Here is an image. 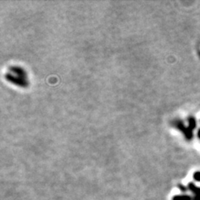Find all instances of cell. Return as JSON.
Returning <instances> with one entry per match:
<instances>
[{
	"mask_svg": "<svg viewBox=\"0 0 200 200\" xmlns=\"http://www.w3.org/2000/svg\"><path fill=\"white\" fill-rule=\"evenodd\" d=\"M173 125L174 126L175 128H178L179 130L182 131L184 133L186 139H189V140L192 139V138H193V130L189 127H185V125L182 121H179V120L174 121L173 123Z\"/></svg>",
	"mask_w": 200,
	"mask_h": 200,
	"instance_id": "1",
	"label": "cell"
},
{
	"mask_svg": "<svg viewBox=\"0 0 200 200\" xmlns=\"http://www.w3.org/2000/svg\"><path fill=\"white\" fill-rule=\"evenodd\" d=\"M5 78L6 79L9 80V82L17 84L19 86H21V87H25L28 85V83L26 82V80H24V78L20 77H16L11 73H7L5 75Z\"/></svg>",
	"mask_w": 200,
	"mask_h": 200,
	"instance_id": "2",
	"label": "cell"
},
{
	"mask_svg": "<svg viewBox=\"0 0 200 200\" xmlns=\"http://www.w3.org/2000/svg\"><path fill=\"white\" fill-rule=\"evenodd\" d=\"M10 70L12 73H17L19 75V77L23 78L25 77V73H24V71L21 68H19V67H12V68H10Z\"/></svg>",
	"mask_w": 200,
	"mask_h": 200,
	"instance_id": "3",
	"label": "cell"
},
{
	"mask_svg": "<svg viewBox=\"0 0 200 200\" xmlns=\"http://www.w3.org/2000/svg\"><path fill=\"white\" fill-rule=\"evenodd\" d=\"M189 127L192 130H194V129L196 128V120H195L194 118L190 117V118H189Z\"/></svg>",
	"mask_w": 200,
	"mask_h": 200,
	"instance_id": "4",
	"label": "cell"
},
{
	"mask_svg": "<svg viewBox=\"0 0 200 200\" xmlns=\"http://www.w3.org/2000/svg\"><path fill=\"white\" fill-rule=\"evenodd\" d=\"M194 177L197 181H200V172H196L194 175Z\"/></svg>",
	"mask_w": 200,
	"mask_h": 200,
	"instance_id": "5",
	"label": "cell"
},
{
	"mask_svg": "<svg viewBox=\"0 0 200 200\" xmlns=\"http://www.w3.org/2000/svg\"><path fill=\"white\" fill-rule=\"evenodd\" d=\"M198 137L200 139V129L198 131Z\"/></svg>",
	"mask_w": 200,
	"mask_h": 200,
	"instance_id": "6",
	"label": "cell"
}]
</instances>
